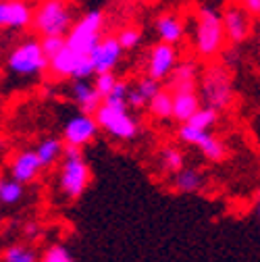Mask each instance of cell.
<instances>
[{
	"label": "cell",
	"instance_id": "obj_1",
	"mask_svg": "<svg viewBox=\"0 0 260 262\" xmlns=\"http://www.w3.org/2000/svg\"><path fill=\"white\" fill-rule=\"evenodd\" d=\"M198 94L202 104L212 106L219 113L229 111L235 100L231 64L221 58L206 60L204 69H200V77H198Z\"/></svg>",
	"mask_w": 260,
	"mask_h": 262
},
{
	"label": "cell",
	"instance_id": "obj_2",
	"mask_svg": "<svg viewBox=\"0 0 260 262\" xmlns=\"http://www.w3.org/2000/svg\"><path fill=\"white\" fill-rule=\"evenodd\" d=\"M225 31L221 23V11L212 5H200L193 17L191 48L198 58L212 60L225 52Z\"/></svg>",
	"mask_w": 260,
	"mask_h": 262
},
{
	"label": "cell",
	"instance_id": "obj_3",
	"mask_svg": "<svg viewBox=\"0 0 260 262\" xmlns=\"http://www.w3.org/2000/svg\"><path fill=\"white\" fill-rule=\"evenodd\" d=\"M75 3L73 0H36L31 29L36 36H67V31L75 23Z\"/></svg>",
	"mask_w": 260,
	"mask_h": 262
},
{
	"label": "cell",
	"instance_id": "obj_4",
	"mask_svg": "<svg viewBox=\"0 0 260 262\" xmlns=\"http://www.w3.org/2000/svg\"><path fill=\"white\" fill-rule=\"evenodd\" d=\"M92 183V171L83 158L81 148L64 146L58 169V191L67 200H79Z\"/></svg>",
	"mask_w": 260,
	"mask_h": 262
},
{
	"label": "cell",
	"instance_id": "obj_5",
	"mask_svg": "<svg viewBox=\"0 0 260 262\" xmlns=\"http://www.w3.org/2000/svg\"><path fill=\"white\" fill-rule=\"evenodd\" d=\"M104 11L100 9H92L83 13L71 29L64 36V46H67L75 56L79 58H90L92 48L98 44V40L104 36Z\"/></svg>",
	"mask_w": 260,
	"mask_h": 262
},
{
	"label": "cell",
	"instance_id": "obj_6",
	"mask_svg": "<svg viewBox=\"0 0 260 262\" xmlns=\"http://www.w3.org/2000/svg\"><path fill=\"white\" fill-rule=\"evenodd\" d=\"M94 119L98 123L100 131L119 142H134L142 134L140 121L129 113L125 104H109L102 102L94 113Z\"/></svg>",
	"mask_w": 260,
	"mask_h": 262
},
{
	"label": "cell",
	"instance_id": "obj_7",
	"mask_svg": "<svg viewBox=\"0 0 260 262\" xmlns=\"http://www.w3.org/2000/svg\"><path fill=\"white\" fill-rule=\"evenodd\" d=\"M48 67V56L42 50L40 38H23L7 54V69L17 77H38Z\"/></svg>",
	"mask_w": 260,
	"mask_h": 262
},
{
	"label": "cell",
	"instance_id": "obj_8",
	"mask_svg": "<svg viewBox=\"0 0 260 262\" xmlns=\"http://www.w3.org/2000/svg\"><path fill=\"white\" fill-rule=\"evenodd\" d=\"M177 138L183 144H187V146L198 148L200 154L208 162H214V165L223 162L227 158V154H229V150H227V144L219 136H214L210 129H198V127H193L189 123H181V127L177 131Z\"/></svg>",
	"mask_w": 260,
	"mask_h": 262
},
{
	"label": "cell",
	"instance_id": "obj_9",
	"mask_svg": "<svg viewBox=\"0 0 260 262\" xmlns=\"http://www.w3.org/2000/svg\"><path fill=\"white\" fill-rule=\"evenodd\" d=\"M225 40L231 46H242L254 31V19L240 7L237 0H227L221 9Z\"/></svg>",
	"mask_w": 260,
	"mask_h": 262
},
{
	"label": "cell",
	"instance_id": "obj_10",
	"mask_svg": "<svg viewBox=\"0 0 260 262\" xmlns=\"http://www.w3.org/2000/svg\"><path fill=\"white\" fill-rule=\"evenodd\" d=\"M98 123H96L94 115L88 113H77L71 119H67V123L62 125V134L60 140L64 142V146H77V148H85L88 144H92L98 138Z\"/></svg>",
	"mask_w": 260,
	"mask_h": 262
},
{
	"label": "cell",
	"instance_id": "obj_11",
	"mask_svg": "<svg viewBox=\"0 0 260 262\" xmlns=\"http://www.w3.org/2000/svg\"><path fill=\"white\" fill-rule=\"evenodd\" d=\"M179 60V50L177 46L158 42L148 50V58H146V75L152 79H158L165 83L167 77L171 75V71L175 69V64Z\"/></svg>",
	"mask_w": 260,
	"mask_h": 262
},
{
	"label": "cell",
	"instance_id": "obj_12",
	"mask_svg": "<svg viewBox=\"0 0 260 262\" xmlns=\"http://www.w3.org/2000/svg\"><path fill=\"white\" fill-rule=\"evenodd\" d=\"M31 0H0V31H25L31 27Z\"/></svg>",
	"mask_w": 260,
	"mask_h": 262
},
{
	"label": "cell",
	"instance_id": "obj_13",
	"mask_svg": "<svg viewBox=\"0 0 260 262\" xmlns=\"http://www.w3.org/2000/svg\"><path fill=\"white\" fill-rule=\"evenodd\" d=\"M125 50L121 48V44L117 42V36H102L90 52V60L94 67V75L96 73H106V71H115L119 67V62L123 58Z\"/></svg>",
	"mask_w": 260,
	"mask_h": 262
},
{
	"label": "cell",
	"instance_id": "obj_14",
	"mask_svg": "<svg viewBox=\"0 0 260 262\" xmlns=\"http://www.w3.org/2000/svg\"><path fill=\"white\" fill-rule=\"evenodd\" d=\"M42 171H44V167H42L36 150H19L11 158V165H9V177H13L15 181H19L23 185L34 183Z\"/></svg>",
	"mask_w": 260,
	"mask_h": 262
},
{
	"label": "cell",
	"instance_id": "obj_15",
	"mask_svg": "<svg viewBox=\"0 0 260 262\" xmlns=\"http://www.w3.org/2000/svg\"><path fill=\"white\" fill-rule=\"evenodd\" d=\"M200 77V64L196 58L177 60L175 69L167 77V88L171 92H185V90H198Z\"/></svg>",
	"mask_w": 260,
	"mask_h": 262
},
{
	"label": "cell",
	"instance_id": "obj_16",
	"mask_svg": "<svg viewBox=\"0 0 260 262\" xmlns=\"http://www.w3.org/2000/svg\"><path fill=\"white\" fill-rule=\"evenodd\" d=\"M185 21L183 17L175 13H165L158 15L154 21V34L158 36V42H165L171 46H179L185 38Z\"/></svg>",
	"mask_w": 260,
	"mask_h": 262
},
{
	"label": "cell",
	"instance_id": "obj_17",
	"mask_svg": "<svg viewBox=\"0 0 260 262\" xmlns=\"http://www.w3.org/2000/svg\"><path fill=\"white\" fill-rule=\"evenodd\" d=\"M69 94H71V100L77 104L79 113L94 115V113H96V108H98V106L102 104L100 94L96 92L94 83H92V81H88V79H73Z\"/></svg>",
	"mask_w": 260,
	"mask_h": 262
},
{
	"label": "cell",
	"instance_id": "obj_18",
	"mask_svg": "<svg viewBox=\"0 0 260 262\" xmlns=\"http://www.w3.org/2000/svg\"><path fill=\"white\" fill-rule=\"evenodd\" d=\"M173 94V121L185 123L193 113L202 106L198 90H185V92H171Z\"/></svg>",
	"mask_w": 260,
	"mask_h": 262
},
{
	"label": "cell",
	"instance_id": "obj_19",
	"mask_svg": "<svg viewBox=\"0 0 260 262\" xmlns=\"http://www.w3.org/2000/svg\"><path fill=\"white\" fill-rule=\"evenodd\" d=\"M173 177V191L189 195V193H200L206 187V177L200 169H187L183 167L181 171H177Z\"/></svg>",
	"mask_w": 260,
	"mask_h": 262
},
{
	"label": "cell",
	"instance_id": "obj_20",
	"mask_svg": "<svg viewBox=\"0 0 260 262\" xmlns=\"http://www.w3.org/2000/svg\"><path fill=\"white\" fill-rule=\"evenodd\" d=\"M148 113L156 121H171L173 119V94L167 85H162L146 104Z\"/></svg>",
	"mask_w": 260,
	"mask_h": 262
},
{
	"label": "cell",
	"instance_id": "obj_21",
	"mask_svg": "<svg viewBox=\"0 0 260 262\" xmlns=\"http://www.w3.org/2000/svg\"><path fill=\"white\" fill-rule=\"evenodd\" d=\"M34 150H36V154H38V158L42 162V167L48 169V167L56 165V162L60 160L62 150H64V142L60 138H56V136H46V138H42L38 142V146Z\"/></svg>",
	"mask_w": 260,
	"mask_h": 262
},
{
	"label": "cell",
	"instance_id": "obj_22",
	"mask_svg": "<svg viewBox=\"0 0 260 262\" xmlns=\"http://www.w3.org/2000/svg\"><path fill=\"white\" fill-rule=\"evenodd\" d=\"M25 198V185L9 175H0V206H15Z\"/></svg>",
	"mask_w": 260,
	"mask_h": 262
},
{
	"label": "cell",
	"instance_id": "obj_23",
	"mask_svg": "<svg viewBox=\"0 0 260 262\" xmlns=\"http://www.w3.org/2000/svg\"><path fill=\"white\" fill-rule=\"evenodd\" d=\"M158 165L167 175H175L185 167V154L177 146H165L158 152Z\"/></svg>",
	"mask_w": 260,
	"mask_h": 262
},
{
	"label": "cell",
	"instance_id": "obj_24",
	"mask_svg": "<svg viewBox=\"0 0 260 262\" xmlns=\"http://www.w3.org/2000/svg\"><path fill=\"white\" fill-rule=\"evenodd\" d=\"M40 254L36 252L34 246L27 244H11L3 256H0V262H38Z\"/></svg>",
	"mask_w": 260,
	"mask_h": 262
},
{
	"label": "cell",
	"instance_id": "obj_25",
	"mask_svg": "<svg viewBox=\"0 0 260 262\" xmlns=\"http://www.w3.org/2000/svg\"><path fill=\"white\" fill-rule=\"evenodd\" d=\"M219 119H221V113H219L216 108L202 104V106H200L196 113H193L185 123H189V125H193V127H198V129H212V127L219 123Z\"/></svg>",
	"mask_w": 260,
	"mask_h": 262
},
{
	"label": "cell",
	"instance_id": "obj_26",
	"mask_svg": "<svg viewBox=\"0 0 260 262\" xmlns=\"http://www.w3.org/2000/svg\"><path fill=\"white\" fill-rule=\"evenodd\" d=\"M142 40H144V31L138 25H125L123 29H119V34H117V42L121 44V48L125 52H132V50L140 48Z\"/></svg>",
	"mask_w": 260,
	"mask_h": 262
},
{
	"label": "cell",
	"instance_id": "obj_27",
	"mask_svg": "<svg viewBox=\"0 0 260 262\" xmlns=\"http://www.w3.org/2000/svg\"><path fill=\"white\" fill-rule=\"evenodd\" d=\"M38 262H75L71 252L62 244H50L38 258Z\"/></svg>",
	"mask_w": 260,
	"mask_h": 262
},
{
	"label": "cell",
	"instance_id": "obj_28",
	"mask_svg": "<svg viewBox=\"0 0 260 262\" xmlns=\"http://www.w3.org/2000/svg\"><path fill=\"white\" fill-rule=\"evenodd\" d=\"M117 79H119V77H117L115 71L96 73V75H94V88H96V92L100 94V98H106V96H109V92L113 90V85H115Z\"/></svg>",
	"mask_w": 260,
	"mask_h": 262
},
{
	"label": "cell",
	"instance_id": "obj_29",
	"mask_svg": "<svg viewBox=\"0 0 260 262\" xmlns=\"http://www.w3.org/2000/svg\"><path fill=\"white\" fill-rule=\"evenodd\" d=\"M40 44H42L44 54L50 58V56H54L64 46V36H42L40 38Z\"/></svg>",
	"mask_w": 260,
	"mask_h": 262
},
{
	"label": "cell",
	"instance_id": "obj_30",
	"mask_svg": "<svg viewBox=\"0 0 260 262\" xmlns=\"http://www.w3.org/2000/svg\"><path fill=\"white\" fill-rule=\"evenodd\" d=\"M148 104V100L142 96V92L136 85H129L127 90V108L129 111H144Z\"/></svg>",
	"mask_w": 260,
	"mask_h": 262
},
{
	"label": "cell",
	"instance_id": "obj_31",
	"mask_svg": "<svg viewBox=\"0 0 260 262\" xmlns=\"http://www.w3.org/2000/svg\"><path fill=\"white\" fill-rule=\"evenodd\" d=\"M136 88L142 92V96L146 98V100H150V98H152V96L162 88V81L152 79V77H148V75H146V77H142V79L136 83Z\"/></svg>",
	"mask_w": 260,
	"mask_h": 262
},
{
	"label": "cell",
	"instance_id": "obj_32",
	"mask_svg": "<svg viewBox=\"0 0 260 262\" xmlns=\"http://www.w3.org/2000/svg\"><path fill=\"white\" fill-rule=\"evenodd\" d=\"M237 3L252 19H260V0H237Z\"/></svg>",
	"mask_w": 260,
	"mask_h": 262
},
{
	"label": "cell",
	"instance_id": "obj_33",
	"mask_svg": "<svg viewBox=\"0 0 260 262\" xmlns=\"http://www.w3.org/2000/svg\"><path fill=\"white\" fill-rule=\"evenodd\" d=\"M23 235H25V237H29V239L38 237V235H40V225H38L36 221L25 223V225H23Z\"/></svg>",
	"mask_w": 260,
	"mask_h": 262
},
{
	"label": "cell",
	"instance_id": "obj_34",
	"mask_svg": "<svg viewBox=\"0 0 260 262\" xmlns=\"http://www.w3.org/2000/svg\"><path fill=\"white\" fill-rule=\"evenodd\" d=\"M254 212H256V216H258V219H260V200H258V202H256V206H254Z\"/></svg>",
	"mask_w": 260,
	"mask_h": 262
},
{
	"label": "cell",
	"instance_id": "obj_35",
	"mask_svg": "<svg viewBox=\"0 0 260 262\" xmlns=\"http://www.w3.org/2000/svg\"><path fill=\"white\" fill-rule=\"evenodd\" d=\"M3 223H5V214L0 212V227H3Z\"/></svg>",
	"mask_w": 260,
	"mask_h": 262
},
{
	"label": "cell",
	"instance_id": "obj_36",
	"mask_svg": "<svg viewBox=\"0 0 260 262\" xmlns=\"http://www.w3.org/2000/svg\"><path fill=\"white\" fill-rule=\"evenodd\" d=\"M256 38H258V46H260V27H258V36Z\"/></svg>",
	"mask_w": 260,
	"mask_h": 262
}]
</instances>
